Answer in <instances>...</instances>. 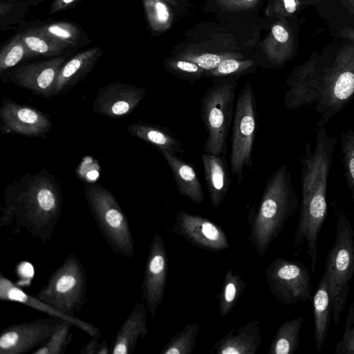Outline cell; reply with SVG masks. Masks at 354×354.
<instances>
[{
	"mask_svg": "<svg viewBox=\"0 0 354 354\" xmlns=\"http://www.w3.org/2000/svg\"><path fill=\"white\" fill-rule=\"evenodd\" d=\"M62 206L60 186L53 174L46 169L26 174L5 189L0 226L15 225L46 243L52 238Z\"/></svg>",
	"mask_w": 354,
	"mask_h": 354,
	"instance_id": "obj_1",
	"label": "cell"
},
{
	"mask_svg": "<svg viewBox=\"0 0 354 354\" xmlns=\"http://www.w3.org/2000/svg\"><path fill=\"white\" fill-rule=\"evenodd\" d=\"M298 207L290 174L283 165L268 178L257 207L253 205L248 214V240L257 254L265 255Z\"/></svg>",
	"mask_w": 354,
	"mask_h": 354,
	"instance_id": "obj_2",
	"label": "cell"
},
{
	"mask_svg": "<svg viewBox=\"0 0 354 354\" xmlns=\"http://www.w3.org/2000/svg\"><path fill=\"white\" fill-rule=\"evenodd\" d=\"M237 82L234 80L216 82L201 100V116L207 132L203 145L206 153L225 156L232 124Z\"/></svg>",
	"mask_w": 354,
	"mask_h": 354,
	"instance_id": "obj_3",
	"label": "cell"
},
{
	"mask_svg": "<svg viewBox=\"0 0 354 354\" xmlns=\"http://www.w3.org/2000/svg\"><path fill=\"white\" fill-rule=\"evenodd\" d=\"M86 294L85 269L80 259L69 254L49 277L35 297L60 313L75 317L84 304Z\"/></svg>",
	"mask_w": 354,
	"mask_h": 354,
	"instance_id": "obj_4",
	"label": "cell"
},
{
	"mask_svg": "<svg viewBox=\"0 0 354 354\" xmlns=\"http://www.w3.org/2000/svg\"><path fill=\"white\" fill-rule=\"evenodd\" d=\"M85 195L104 239L113 252L127 257L134 254V243L128 219L117 200L100 185H86Z\"/></svg>",
	"mask_w": 354,
	"mask_h": 354,
	"instance_id": "obj_5",
	"label": "cell"
},
{
	"mask_svg": "<svg viewBox=\"0 0 354 354\" xmlns=\"http://www.w3.org/2000/svg\"><path fill=\"white\" fill-rule=\"evenodd\" d=\"M257 127V102L248 83L239 93L232 124L230 165L231 174L241 183L245 169L253 167L252 152Z\"/></svg>",
	"mask_w": 354,
	"mask_h": 354,
	"instance_id": "obj_6",
	"label": "cell"
},
{
	"mask_svg": "<svg viewBox=\"0 0 354 354\" xmlns=\"http://www.w3.org/2000/svg\"><path fill=\"white\" fill-rule=\"evenodd\" d=\"M265 273L271 294L281 304L288 306L310 299L311 273L301 262L277 257Z\"/></svg>",
	"mask_w": 354,
	"mask_h": 354,
	"instance_id": "obj_7",
	"label": "cell"
},
{
	"mask_svg": "<svg viewBox=\"0 0 354 354\" xmlns=\"http://www.w3.org/2000/svg\"><path fill=\"white\" fill-rule=\"evenodd\" d=\"M324 270L333 299L354 274V228L343 212L337 215L335 239L327 253Z\"/></svg>",
	"mask_w": 354,
	"mask_h": 354,
	"instance_id": "obj_8",
	"label": "cell"
},
{
	"mask_svg": "<svg viewBox=\"0 0 354 354\" xmlns=\"http://www.w3.org/2000/svg\"><path fill=\"white\" fill-rule=\"evenodd\" d=\"M64 320L51 316L5 327L0 336V353L24 354L42 346Z\"/></svg>",
	"mask_w": 354,
	"mask_h": 354,
	"instance_id": "obj_9",
	"label": "cell"
},
{
	"mask_svg": "<svg viewBox=\"0 0 354 354\" xmlns=\"http://www.w3.org/2000/svg\"><path fill=\"white\" fill-rule=\"evenodd\" d=\"M172 232L196 248L210 252H220L230 248L225 232L205 217L178 210Z\"/></svg>",
	"mask_w": 354,
	"mask_h": 354,
	"instance_id": "obj_10",
	"label": "cell"
},
{
	"mask_svg": "<svg viewBox=\"0 0 354 354\" xmlns=\"http://www.w3.org/2000/svg\"><path fill=\"white\" fill-rule=\"evenodd\" d=\"M168 272V257L164 241L156 234L151 243L145 268L142 285L143 299L151 317L162 304Z\"/></svg>",
	"mask_w": 354,
	"mask_h": 354,
	"instance_id": "obj_11",
	"label": "cell"
},
{
	"mask_svg": "<svg viewBox=\"0 0 354 354\" xmlns=\"http://www.w3.org/2000/svg\"><path fill=\"white\" fill-rule=\"evenodd\" d=\"M53 127L48 116L37 109L4 99L0 110V130L28 137H44Z\"/></svg>",
	"mask_w": 354,
	"mask_h": 354,
	"instance_id": "obj_12",
	"label": "cell"
},
{
	"mask_svg": "<svg viewBox=\"0 0 354 354\" xmlns=\"http://www.w3.org/2000/svg\"><path fill=\"white\" fill-rule=\"evenodd\" d=\"M146 88L120 82L101 88L93 102L95 113L116 118L131 114L145 97Z\"/></svg>",
	"mask_w": 354,
	"mask_h": 354,
	"instance_id": "obj_13",
	"label": "cell"
},
{
	"mask_svg": "<svg viewBox=\"0 0 354 354\" xmlns=\"http://www.w3.org/2000/svg\"><path fill=\"white\" fill-rule=\"evenodd\" d=\"M64 57L26 64L15 69V83L43 97H52V91L58 72L64 64Z\"/></svg>",
	"mask_w": 354,
	"mask_h": 354,
	"instance_id": "obj_14",
	"label": "cell"
},
{
	"mask_svg": "<svg viewBox=\"0 0 354 354\" xmlns=\"http://www.w3.org/2000/svg\"><path fill=\"white\" fill-rule=\"evenodd\" d=\"M259 321L253 319L238 328H233L218 339L209 353L217 354H255L261 344Z\"/></svg>",
	"mask_w": 354,
	"mask_h": 354,
	"instance_id": "obj_15",
	"label": "cell"
},
{
	"mask_svg": "<svg viewBox=\"0 0 354 354\" xmlns=\"http://www.w3.org/2000/svg\"><path fill=\"white\" fill-rule=\"evenodd\" d=\"M0 298L4 301L20 302L48 313L50 316L58 317L70 321L75 326L87 333L91 337H99L101 335L100 330L94 325L82 321L76 317H68L60 313L42 301L26 294L15 283L2 274L0 277Z\"/></svg>",
	"mask_w": 354,
	"mask_h": 354,
	"instance_id": "obj_16",
	"label": "cell"
},
{
	"mask_svg": "<svg viewBox=\"0 0 354 354\" xmlns=\"http://www.w3.org/2000/svg\"><path fill=\"white\" fill-rule=\"evenodd\" d=\"M101 55L100 48H91L78 53L64 64L57 75L52 96L71 90L92 70Z\"/></svg>",
	"mask_w": 354,
	"mask_h": 354,
	"instance_id": "obj_17",
	"label": "cell"
},
{
	"mask_svg": "<svg viewBox=\"0 0 354 354\" xmlns=\"http://www.w3.org/2000/svg\"><path fill=\"white\" fill-rule=\"evenodd\" d=\"M147 308L143 302L137 301L122 324L115 336L112 353L131 354L140 338L148 333Z\"/></svg>",
	"mask_w": 354,
	"mask_h": 354,
	"instance_id": "obj_18",
	"label": "cell"
},
{
	"mask_svg": "<svg viewBox=\"0 0 354 354\" xmlns=\"http://www.w3.org/2000/svg\"><path fill=\"white\" fill-rule=\"evenodd\" d=\"M204 176L212 205L218 207L230 187L231 178L223 156L204 153L201 156Z\"/></svg>",
	"mask_w": 354,
	"mask_h": 354,
	"instance_id": "obj_19",
	"label": "cell"
},
{
	"mask_svg": "<svg viewBox=\"0 0 354 354\" xmlns=\"http://www.w3.org/2000/svg\"><path fill=\"white\" fill-rule=\"evenodd\" d=\"M174 178L178 192L196 204L204 201V194L197 172L192 165L183 160L176 153L160 150Z\"/></svg>",
	"mask_w": 354,
	"mask_h": 354,
	"instance_id": "obj_20",
	"label": "cell"
},
{
	"mask_svg": "<svg viewBox=\"0 0 354 354\" xmlns=\"http://www.w3.org/2000/svg\"><path fill=\"white\" fill-rule=\"evenodd\" d=\"M313 308L315 344L317 350L320 351L328 335L330 313H332L330 281L326 270L313 296Z\"/></svg>",
	"mask_w": 354,
	"mask_h": 354,
	"instance_id": "obj_21",
	"label": "cell"
},
{
	"mask_svg": "<svg viewBox=\"0 0 354 354\" xmlns=\"http://www.w3.org/2000/svg\"><path fill=\"white\" fill-rule=\"evenodd\" d=\"M132 136L149 142L159 151L183 154L182 142L167 128L147 122H136L127 127Z\"/></svg>",
	"mask_w": 354,
	"mask_h": 354,
	"instance_id": "obj_22",
	"label": "cell"
},
{
	"mask_svg": "<svg viewBox=\"0 0 354 354\" xmlns=\"http://www.w3.org/2000/svg\"><path fill=\"white\" fill-rule=\"evenodd\" d=\"M303 323L302 317H295L283 323L277 329L268 353L294 354L299 344V334Z\"/></svg>",
	"mask_w": 354,
	"mask_h": 354,
	"instance_id": "obj_23",
	"label": "cell"
},
{
	"mask_svg": "<svg viewBox=\"0 0 354 354\" xmlns=\"http://www.w3.org/2000/svg\"><path fill=\"white\" fill-rule=\"evenodd\" d=\"M20 36L29 53V57L57 56L67 48L45 35L39 28L26 30Z\"/></svg>",
	"mask_w": 354,
	"mask_h": 354,
	"instance_id": "obj_24",
	"label": "cell"
},
{
	"mask_svg": "<svg viewBox=\"0 0 354 354\" xmlns=\"http://www.w3.org/2000/svg\"><path fill=\"white\" fill-rule=\"evenodd\" d=\"M245 288V281L237 272L230 270L226 272L217 295L220 316L225 317L231 313Z\"/></svg>",
	"mask_w": 354,
	"mask_h": 354,
	"instance_id": "obj_25",
	"label": "cell"
},
{
	"mask_svg": "<svg viewBox=\"0 0 354 354\" xmlns=\"http://www.w3.org/2000/svg\"><path fill=\"white\" fill-rule=\"evenodd\" d=\"M200 326L196 323L187 324L181 330L173 336L162 348L160 354H190L192 353Z\"/></svg>",
	"mask_w": 354,
	"mask_h": 354,
	"instance_id": "obj_26",
	"label": "cell"
},
{
	"mask_svg": "<svg viewBox=\"0 0 354 354\" xmlns=\"http://www.w3.org/2000/svg\"><path fill=\"white\" fill-rule=\"evenodd\" d=\"M147 19L155 31H163L171 24L170 10L163 0H143Z\"/></svg>",
	"mask_w": 354,
	"mask_h": 354,
	"instance_id": "obj_27",
	"label": "cell"
},
{
	"mask_svg": "<svg viewBox=\"0 0 354 354\" xmlns=\"http://www.w3.org/2000/svg\"><path fill=\"white\" fill-rule=\"evenodd\" d=\"M72 322L64 320L54 332L48 342L32 352L33 354H62L72 339L70 328Z\"/></svg>",
	"mask_w": 354,
	"mask_h": 354,
	"instance_id": "obj_28",
	"label": "cell"
},
{
	"mask_svg": "<svg viewBox=\"0 0 354 354\" xmlns=\"http://www.w3.org/2000/svg\"><path fill=\"white\" fill-rule=\"evenodd\" d=\"M39 28L53 40L67 47L75 45L80 36L77 28L67 22H55Z\"/></svg>",
	"mask_w": 354,
	"mask_h": 354,
	"instance_id": "obj_29",
	"label": "cell"
},
{
	"mask_svg": "<svg viewBox=\"0 0 354 354\" xmlns=\"http://www.w3.org/2000/svg\"><path fill=\"white\" fill-rule=\"evenodd\" d=\"M29 57V53L20 35L16 36L0 53V72L15 66L24 58Z\"/></svg>",
	"mask_w": 354,
	"mask_h": 354,
	"instance_id": "obj_30",
	"label": "cell"
},
{
	"mask_svg": "<svg viewBox=\"0 0 354 354\" xmlns=\"http://www.w3.org/2000/svg\"><path fill=\"white\" fill-rule=\"evenodd\" d=\"M241 55L232 53H187L178 56L179 59L195 63L206 72L216 68L223 61L229 58H241Z\"/></svg>",
	"mask_w": 354,
	"mask_h": 354,
	"instance_id": "obj_31",
	"label": "cell"
},
{
	"mask_svg": "<svg viewBox=\"0 0 354 354\" xmlns=\"http://www.w3.org/2000/svg\"><path fill=\"white\" fill-rule=\"evenodd\" d=\"M254 62L251 59L229 58L223 61L216 68L207 71L205 74L212 77H225L231 75H240L251 69Z\"/></svg>",
	"mask_w": 354,
	"mask_h": 354,
	"instance_id": "obj_32",
	"label": "cell"
},
{
	"mask_svg": "<svg viewBox=\"0 0 354 354\" xmlns=\"http://www.w3.org/2000/svg\"><path fill=\"white\" fill-rule=\"evenodd\" d=\"M167 66L172 73L190 83L198 80L206 73L195 63L181 59L169 60Z\"/></svg>",
	"mask_w": 354,
	"mask_h": 354,
	"instance_id": "obj_33",
	"label": "cell"
},
{
	"mask_svg": "<svg viewBox=\"0 0 354 354\" xmlns=\"http://www.w3.org/2000/svg\"><path fill=\"white\" fill-rule=\"evenodd\" d=\"M335 354H354V301L351 304L342 339L335 346Z\"/></svg>",
	"mask_w": 354,
	"mask_h": 354,
	"instance_id": "obj_34",
	"label": "cell"
},
{
	"mask_svg": "<svg viewBox=\"0 0 354 354\" xmlns=\"http://www.w3.org/2000/svg\"><path fill=\"white\" fill-rule=\"evenodd\" d=\"M344 156L348 185L354 201V136L346 137L344 144Z\"/></svg>",
	"mask_w": 354,
	"mask_h": 354,
	"instance_id": "obj_35",
	"label": "cell"
},
{
	"mask_svg": "<svg viewBox=\"0 0 354 354\" xmlns=\"http://www.w3.org/2000/svg\"><path fill=\"white\" fill-rule=\"evenodd\" d=\"M348 291L349 286L347 284L332 299V315L335 325L337 324L341 313L344 310Z\"/></svg>",
	"mask_w": 354,
	"mask_h": 354,
	"instance_id": "obj_36",
	"label": "cell"
},
{
	"mask_svg": "<svg viewBox=\"0 0 354 354\" xmlns=\"http://www.w3.org/2000/svg\"><path fill=\"white\" fill-rule=\"evenodd\" d=\"M218 4L225 8L239 10L250 8L254 6L259 0H215Z\"/></svg>",
	"mask_w": 354,
	"mask_h": 354,
	"instance_id": "obj_37",
	"label": "cell"
},
{
	"mask_svg": "<svg viewBox=\"0 0 354 354\" xmlns=\"http://www.w3.org/2000/svg\"><path fill=\"white\" fill-rule=\"evenodd\" d=\"M102 347V343L97 341V337H92V339L85 344L80 351L82 354H100Z\"/></svg>",
	"mask_w": 354,
	"mask_h": 354,
	"instance_id": "obj_38",
	"label": "cell"
},
{
	"mask_svg": "<svg viewBox=\"0 0 354 354\" xmlns=\"http://www.w3.org/2000/svg\"><path fill=\"white\" fill-rule=\"evenodd\" d=\"M17 273L21 279H32L34 274V269L30 263L22 262L17 268Z\"/></svg>",
	"mask_w": 354,
	"mask_h": 354,
	"instance_id": "obj_39",
	"label": "cell"
},
{
	"mask_svg": "<svg viewBox=\"0 0 354 354\" xmlns=\"http://www.w3.org/2000/svg\"><path fill=\"white\" fill-rule=\"evenodd\" d=\"M75 0H54L50 10V13H55L64 10L71 5Z\"/></svg>",
	"mask_w": 354,
	"mask_h": 354,
	"instance_id": "obj_40",
	"label": "cell"
},
{
	"mask_svg": "<svg viewBox=\"0 0 354 354\" xmlns=\"http://www.w3.org/2000/svg\"><path fill=\"white\" fill-rule=\"evenodd\" d=\"M285 8L287 12L292 13L296 10V2L295 0H283Z\"/></svg>",
	"mask_w": 354,
	"mask_h": 354,
	"instance_id": "obj_41",
	"label": "cell"
}]
</instances>
